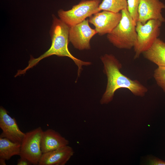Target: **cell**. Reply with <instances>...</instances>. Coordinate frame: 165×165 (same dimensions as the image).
<instances>
[{
    "label": "cell",
    "mask_w": 165,
    "mask_h": 165,
    "mask_svg": "<svg viewBox=\"0 0 165 165\" xmlns=\"http://www.w3.org/2000/svg\"><path fill=\"white\" fill-rule=\"evenodd\" d=\"M2 106L0 107V127L2 130L0 138H5L11 141L21 143L25 133L19 129L16 120L8 114Z\"/></svg>",
    "instance_id": "obj_9"
},
{
    "label": "cell",
    "mask_w": 165,
    "mask_h": 165,
    "mask_svg": "<svg viewBox=\"0 0 165 165\" xmlns=\"http://www.w3.org/2000/svg\"><path fill=\"white\" fill-rule=\"evenodd\" d=\"M32 164L25 158L20 157L17 161V165H30Z\"/></svg>",
    "instance_id": "obj_19"
},
{
    "label": "cell",
    "mask_w": 165,
    "mask_h": 165,
    "mask_svg": "<svg viewBox=\"0 0 165 165\" xmlns=\"http://www.w3.org/2000/svg\"><path fill=\"white\" fill-rule=\"evenodd\" d=\"M101 2V0H82L70 9H60L58 15L60 19L70 27L100 12L98 8Z\"/></svg>",
    "instance_id": "obj_5"
},
{
    "label": "cell",
    "mask_w": 165,
    "mask_h": 165,
    "mask_svg": "<svg viewBox=\"0 0 165 165\" xmlns=\"http://www.w3.org/2000/svg\"><path fill=\"white\" fill-rule=\"evenodd\" d=\"M162 23L155 20H148L144 24L137 22L136 29L137 36L133 47L134 59L138 58L141 53L148 50L158 38Z\"/></svg>",
    "instance_id": "obj_4"
},
{
    "label": "cell",
    "mask_w": 165,
    "mask_h": 165,
    "mask_svg": "<svg viewBox=\"0 0 165 165\" xmlns=\"http://www.w3.org/2000/svg\"><path fill=\"white\" fill-rule=\"evenodd\" d=\"M53 17V24L50 30L52 41L50 48L38 58L31 57L28 66L23 70H18L15 77L24 74L27 70L36 65L40 61L53 55L67 57L72 59L78 67V76L80 75L82 66H88L91 64V62L80 60L71 53L68 47L70 27L54 16Z\"/></svg>",
    "instance_id": "obj_2"
},
{
    "label": "cell",
    "mask_w": 165,
    "mask_h": 165,
    "mask_svg": "<svg viewBox=\"0 0 165 165\" xmlns=\"http://www.w3.org/2000/svg\"><path fill=\"white\" fill-rule=\"evenodd\" d=\"M143 54L145 58L158 67H165V42L160 39H156L152 46Z\"/></svg>",
    "instance_id": "obj_13"
},
{
    "label": "cell",
    "mask_w": 165,
    "mask_h": 165,
    "mask_svg": "<svg viewBox=\"0 0 165 165\" xmlns=\"http://www.w3.org/2000/svg\"><path fill=\"white\" fill-rule=\"evenodd\" d=\"M101 59L107 79L106 89L100 101L101 104L111 102L116 91L120 88L127 89L136 96H145L148 90L147 88L138 81L131 79L123 74L120 71L122 65L114 56L106 54Z\"/></svg>",
    "instance_id": "obj_1"
},
{
    "label": "cell",
    "mask_w": 165,
    "mask_h": 165,
    "mask_svg": "<svg viewBox=\"0 0 165 165\" xmlns=\"http://www.w3.org/2000/svg\"><path fill=\"white\" fill-rule=\"evenodd\" d=\"M20 149L21 143L0 138V158L8 160L14 156H20Z\"/></svg>",
    "instance_id": "obj_14"
},
{
    "label": "cell",
    "mask_w": 165,
    "mask_h": 165,
    "mask_svg": "<svg viewBox=\"0 0 165 165\" xmlns=\"http://www.w3.org/2000/svg\"><path fill=\"white\" fill-rule=\"evenodd\" d=\"M127 9L136 24L138 18V8L140 0H127Z\"/></svg>",
    "instance_id": "obj_17"
},
{
    "label": "cell",
    "mask_w": 165,
    "mask_h": 165,
    "mask_svg": "<svg viewBox=\"0 0 165 165\" xmlns=\"http://www.w3.org/2000/svg\"><path fill=\"white\" fill-rule=\"evenodd\" d=\"M6 160L0 158V165H6V164L5 162Z\"/></svg>",
    "instance_id": "obj_20"
},
{
    "label": "cell",
    "mask_w": 165,
    "mask_h": 165,
    "mask_svg": "<svg viewBox=\"0 0 165 165\" xmlns=\"http://www.w3.org/2000/svg\"><path fill=\"white\" fill-rule=\"evenodd\" d=\"M43 132L39 127L26 133L21 144L20 157L26 158L32 164L38 165L42 154L41 143Z\"/></svg>",
    "instance_id": "obj_6"
},
{
    "label": "cell",
    "mask_w": 165,
    "mask_h": 165,
    "mask_svg": "<svg viewBox=\"0 0 165 165\" xmlns=\"http://www.w3.org/2000/svg\"><path fill=\"white\" fill-rule=\"evenodd\" d=\"M121 17V13L102 10L91 15L88 20L95 27L97 33L102 36L110 33L118 24Z\"/></svg>",
    "instance_id": "obj_8"
},
{
    "label": "cell",
    "mask_w": 165,
    "mask_h": 165,
    "mask_svg": "<svg viewBox=\"0 0 165 165\" xmlns=\"http://www.w3.org/2000/svg\"><path fill=\"white\" fill-rule=\"evenodd\" d=\"M69 141L59 133L52 129L43 131L41 147L42 153L68 145Z\"/></svg>",
    "instance_id": "obj_12"
},
{
    "label": "cell",
    "mask_w": 165,
    "mask_h": 165,
    "mask_svg": "<svg viewBox=\"0 0 165 165\" xmlns=\"http://www.w3.org/2000/svg\"><path fill=\"white\" fill-rule=\"evenodd\" d=\"M153 76L157 84L165 93V67H158L154 71Z\"/></svg>",
    "instance_id": "obj_16"
},
{
    "label": "cell",
    "mask_w": 165,
    "mask_h": 165,
    "mask_svg": "<svg viewBox=\"0 0 165 165\" xmlns=\"http://www.w3.org/2000/svg\"><path fill=\"white\" fill-rule=\"evenodd\" d=\"M88 19L70 28L69 39L75 48L80 50L91 48L90 41L97 32L89 24Z\"/></svg>",
    "instance_id": "obj_7"
},
{
    "label": "cell",
    "mask_w": 165,
    "mask_h": 165,
    "mask_svg": "<svg viewBox=\"0 0 165 165\" xmlns=\"http://www.w3.org/2000/svg\"><path fill=\"white\" fill-rule=\"evenodd\" d=\"M74 154L72 148L67 145L42 153L38 165H65Z\"/></svg>",
    "instance_id": "obj_11"
},
{
    "label": "cell",
    "mask_w": 165,
    "mask_h": 165,
    "mask_svg": "<svg viewBox=\"0 0 165 165\" xmlns=\"http://www.w3.org/2000/svg\"><path fill=\"white\" fill-rule=\"evenodd\" d=\"M127 7V0H103L98 9L100 11L106 10L117 13Z\"/></svg>",
    "instance_id": "obj_15"
},
{
    "label": "cell",
    "mask_w": 165,
    "mask_h": 165,
    "mask_svg": "<svg viewBox=\"0 0 165 165\" xmlns=\"http://www.w3.org/2000/svg\"><path fill=\"white\" fill-rule=\"evenodd\" d=\"M148 163L152 165H165V161L157 158L150 157L148 159Z\"/></svg>",
    "instance_id": "obj_18"
},
{
    "label": "cell",
    "mask_w": 165,
    "mask_h": 165,
    "mask_svg": "<svg viewBox=\"0 0 165 165\" xmlns=\"http://www.w3.org/2000/svg\"><path fill=\"white\" fill-rule=\"evenodd\" d=\"M165 8V5L159 0H140L138 21L143 24L150 20L164 22L165 19L161 13L162 10Z\"/></svg>",
    "instance_id": "obj_10"
},
{
    "label": "cell",
    "mask_w": 165,
    "mask_h": 165,
    "mask_svg": "<svg viewBox=\"0 0 165 165\" xmlns=\"http://www.w3.org/2000/svg\"><path fill=\"white\" fill-rule=\"evenodd\" d=\"M121 18L116 27L107 35L109 41L119 49L133 48L137 38L136 24L127 9L122 10Z\"/></svg>",
    "instance_id": "obj_3"
}]
</instances>
